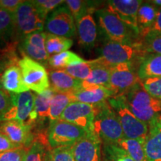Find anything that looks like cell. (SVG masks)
I'll use <instances>...</instances> for the list:
<instances>
[{
    "instance_id": "obj_1",
    "label": "cell",
    "mask_w": 161,
    "mask_h": 161,
    "mask_svg": "<svg viewBox=\"0 0 161 161\" xmlns=\"http://www.w3.org/2000/svg\"><path fill=\"white\" fill-rule=\"evenodd\" d=\"M121 96L130 111L147 125L161 112V101L150 96L144 89L141 80Z\"/></svg>"
},
{
    "instance_id": "obj_2",
    "label": "cell",
    "mask_w": 161,
    "mask_h": 161,
    "mask_svg": "<svg viewBox=\"0 0 161 161\" xmlns=\"http://www.w3.org/2000/svg\"><path fill=\"white\" fill-rule=\"evenodd\" d=\"M96 108L92 133L97 136L104 145L116 144L125 138L117 116L108 101L97 105Z\"/></svg>"
},
{
    "instance_id": "obj_3",
    "label": "cell",
    "mask_w": 161,
    "mask_h": 161,
    "mask_svg": "<svg viewBox=\"0 0 161 161\" xmlns=\"http://www.w3.org/2000/svg\"><path fill=\"white\" fill-rule=\"evenodd\" d=\"M96 14L100 29L109 40L124 43L139 42L140 34L107 8L97 10Z\"/></svg>"
},
{
    "instance_id": "obj_4",
    "label": "cell",
    "mask_w": 161,
    "mask_h": 161,
    "mask_svg": "<svg viewBox=\"0 0 161 161\" xmlns=\"http://www.w3.org/2000/svg\"><path fill=\"white\" fill-rule=\"evenodd\" d=\"M122 126L124 137L145 142L148 135V125L136 117L125 103L121 96H113L108 100Z\"/></svg>"
},
{
    "instance_id": "obj_5",
    "label": "cell",
    "mask_w": 161,
    "mask_h": 161,
    "mask_svg": "<svg viewBox=\"0 0 161 161\" xmlns=\"http://www.w3.org/2000/svg\"><path fill=\"white\" fill-rule=\"evenodd\" d=\"M142 42L135 43H124L108 40L101 49V55L97 60L101 64L111 67L122 63L132 62L137 58L144 56Z\"/></svg>"
},
{
    "instance_id": "obj_6",
    "label": "cell",
    "mask_w": 161,
    "mask_h": 161,
    "mask_svg": "<svg viewBox=\"0 0 161 161\" xmlns=\"http://www.w3.org/2000/svg\"><path fill=\"white\" fill-rule=\"evenodd\" d=\"M13 15L15 32L21 39L30 34L43 31L46 18L33 1H23Z\"/></svg>"
},
{
    "instance_id": "obj_7",
    "label": "cell",
    "mask_w": 161,
    "mask_h": 161,
    "mask_svg": "<svg viewBox=\"0 0 161 161\" xmlns=\"http://www.w3.org/2000/svg\"><path fill=\"white\" fill-rule=\"evenodd\" d=\"M87 134L84 129L64 120L50 122L47 129V140L51 148L72 146Z\"/></svg>"
},
{
    "instance_id": "obj_8",
    "label": "cell",
    "mask_w": 161,
    "mask_h": 161,
    "mask_svg": "<svg viewBox=\"0 0 161 161\" xmlns=\"http://www.w3.org/2000/svg\"><path fill=\"white\" fill-rule=\"evenodd\" d=\"M23 80L29 90L40 94L50 88L49 73L43 64L23 56L18 63Z\"/></svg>"
},
{
    "instance_id": "obj_9",
    "label": "cell",
    "mask_w": 161,
    "mask_h": 161,
    "mask_svg": "<svg viewBox=\"0 0 161 161\" xmlns=\"http://www.w3.org/2000/svg\"><path fill=\"white\" fill-rule=\"evenodd\" d=\"M44 30L47 34L71 38L77 33L76 22L67 6L62 5L48 15Z\"/></svg>"
},
{
    "instance_id": "obj_10",
    "label": "cell",
    "mask_w": 161,
    "mask_h": 161,
    "mask_svg": "<svg viewBox=\"0 0 161 161\" xmlns=\"http://www.w3.org/2000/svg\"><path fill=\"white\" fill-rule=\"evenodd\" d=\"M134 63L128 62L111 66L109 89L113 96L123 95L140 81Z\"/></svg>"
},
{
    "instance_id": "obj_11",
    "label": "cell",
    "mask_w": 161,
    "mask_h": 161,
    "mask_svg": "<svg viewBox=\"0 0 161 161\" xmlns=\"http://www.w3.org/2000/svg\"><path fill=\"white\" fill-rule=\"evenodd\" d=\"M11 105L2 117L1 121L14 120L30 126V119L34 109L36 94L27 91L19 94L11 93Z\"/></svg>"
},
{
    "instance_id": "obj_12",
    "label": "cell",
    "mask_w": 161,
    "mask_h": 161,
    "mask_svg": "<svg viewBox=\"0 0 161 161\" xmlns=\"http://www.w3.org/2000/svg\"><path fill=\"white\" fill-rule=\"evenodd\" d=\"M96 111V106L79 102H72L66 107L60 119L75 125L90 133L92 132V123Z\"/></svg>"
},
{
    "instance_id": "obj_13",
    "label": "cell",
    "mask_w": 161,
    "mask_h": 161,
    "mask_svg": "<svg viewBox=\"0 0 161 161\" xmlns=\"http://www.w3.org/2000/svg\"><path fill=\"white\" fill-rule=\"evenodd\" d=\"M31 126L17 121L0 122V133L4 134L17 148L29 147L35 140V134Z\"/></svg>"
},
{
    "instance_id": "obj_14",
    "label": "cell",
    "mask_w": 161,
    "mask_h": 161,
    "mask_svg": "<svg viewBox=\"0 0 161 161\" xmlns=\"http://www.w3.org/2000/svg\"><path fill=\"white\" fill-rule=\"evenodd\" d=\"M46 33L40 31L30 34L22 39L19 51L23 56H27L43 65L48 64L50 56L46 49Z\"/></svg>"
},
{
    "instance_id": "obj_15",
    "label": "cell",
    "mask_w": 161,
    "mask_h": 161,
    "mask_svg": "<svg viewBox=\"0 0 161 161\" xmlns=\"http://www.w3.org/2000/svg\"><path fill=\"white\" fill-rule=\"evenodd\" d=\"M102 143L99 138L90 132L72 146L75 161H102Z\"/></svg>"
},
{
    "instance_id": "obj_16",
    "label": "cell",
    "mask_w": 161,
    "mask_h": 161,
    "mask_svg": "<svg viewBox=\"0 0 161 161\" xmlns=\"http://www.w3.org/2000/svg\"><path fill=\"white\" fill-rule=\"evenodd\" d=\"M142 3V1L140 0H110L108 2L107 9L140 34L137 25V13Z\"/></svg>"
},
{
    "instance_id": "obj_17",
    "label": "cell",
    "mask_w": 161,
    "mask_h": 161,
    "mask_svg": "<svg viewBox=\"0 0 161 161\" xmlns=\"http://www.w3.org/2000/svg\"><path fill=\"white\" fill-rule=\"evenodd\" d=\"M92 13V11L87 12L76 22L78 44L86 49L93 48L97 40V25Z\"/></svg>"
},
{
    "instance_id": "obj_18",
    "label": "cell",
    "mask_w": 161,
    "mask_h": 161,
    "mask_svg": "<svg viewBox=\"0 0 161 161\" xmlns=\"http://www.w3.org/2000/svg\"><path fill=\"white\" fill-rule=\"evenodd\" d=\"M148 125V135L144 142L148 161H161V116H158Z\"/></svg>"
},
{
    "instance_id": "obj_19",
    "label": "cell",
    "mask_w": 161,
    "mask_h": 161,
    "mask_svg": "<svg viewBox=\"0 0 161 161\" xmlns=\"http://www.w3.org/2000/svg\"><path fill=\"white\" fill-rule=\"evenodd\" d=\"M69 94L72 102H79L93 106L99 105L113 97L112 92L108 88L98 86L80 88Z\"/></svg>"
},
{
    "instance_id": "obj_20",
    "label": "cell",
    "mask_w": 161,
    "mask_h": 161,
    "mask_svg": "<svg viewBox=\"0 0 161 161\" xmlns=\"http://www.w3.org/2000/svg\"><path fill=\"white\" fill-rule=\"evenodd\" d=\"M50 88L55 92L70 93L80 88L81 81L76 79L65 69H52L49 72Z\"/></svg>"
},
{
    "instance_id": "obj_21",
    "label": "cell",
    "mask_w": 161,
    "mask_h": 161,
    "mask_svg": "<svg viewBox=\"0 0 161 161\" xmlns=\"http://www.w3.org/2000/svg\"><path fill=\"white\" fill-rule=\"evenodd\" d=\"M0 85L9 93L19 94L29 91L18 65L9 66L4 71L0 77Z\"/></svg>"
},
{
    "instance_id": "obj_22",
    "label": "cell",
    "mask_w": 161,
    "mask_h": 161,
    "mask_svg": "<svg viewBox=\"0 0 161 161\" xmlns=\"http://www.w3.org/2000/svg\"><path fill=\"white\" fill-rule=\"evenodd\" d=\"M94 66L87 78L80 84V88L89 86H104L108 88L110 84L111 67L101 64L97 58L93 60Z\"/></svg>"
},
{
    "instance_id": "obj_23",
    "label": "cell",
    "mask_w": 161,
    "mask_h": 161,
    "mask_svg": "<svg viewBox=\"0 0 161 161\" xmlns=\"http://www.w3.org/2000/svg\"><path fill=\"white\" fill-rule=\"evenodd\" d=\"M137 75L140 80L148 78L161 77V55L148 54L141 58Z\"/></svg>"
},
{
    "instance_id": "obj_24",
    "label": "cell",
    "mask_w": 161,
    "mask_h": 161,
    "mask_svg": "<svg viewBox=\"0 0 161 161\" xmlns=\"http://www.w3.org/2000/svg\"><path fill=\"white\" fill-rule=\"evenodd\" d=\"M158 8L151 2L141 4L137 13V25L142 37L146 35L155 21Z\"/></svg>"
},
{
    "instance_id": "obj_25",
    "label": "cell",
    "mask_w": 161,
    "mask_h": 161,
    "mask_svg": "<svg viewBox=\"0 0 161 161\" xmlns=\"http://www.w3.org/2000/svg\"><path fill=\"white\" fill-rule=\"evenodd\" d=\"M47 140V132H38L29 147L24 161H44L47 151L50 149Z\"/></svg>"
},
{
    "instance_id": "obj_26",
    "label": "cell",
    "mask_w": 161,
    "mask_h": 161,
    "mask_svg": "<svg viewBox=\"0 0 161 161\" xmlns=\"http://www.w3.org/2000/svg\"><path fill=\"white\" fill-rule=\"evenodd\" d=\"M55 92L51 88H49L41 93L36 95L35 109H34L37 117L36 126H40L45 122L46 119H49L50 104L52 98L55 95Z\"/></svg>"
},
{
    "instance_id": "obj_27",
    "label": "cell",
    "mask_w": 161,
    "mask_h": 161,
    "mask_svg": "<svg viewBox=\"0 0 161 161\" xmlns=\"http://www.w3.org/2000/svg\"><path fill=\"white\" fill-rule=\"evenodd\" d=\"M116 145L134 161H148L145 153L144 142L134 139L123 138Z\"/></svg>"
},
{
    "instance_id": "obj_28",
    "label": "cell",
    "mask_w": 161,
    "mask_h": 161,
    "mask_svg": "<svg viewBox=\"0 0 161 161\" xmlns=\"http://www.w3.org/2000/svg\"><path fill=\"white\" fill-rule=\"evenodd\" d=\"M72 102L69 93L55 92L50 104L49 119L50 122L59 120L66 107Z\"/></svg>"
},
{
    "instance_id": "obj_29",
    "label": "cell",
    "mask_w": 161,
    "mask_h": 161,
    "mask_svg": "<svg viewBox=\"0 0 161 161\" xmlns=\"http://www.w3.org/2000/svg\"><path fill=\"white\" fill-rule=\"evenodd\" d=\"M72 44L73 41L69 38L46 33V49L50 57L68 51L72 47Z\"/></svg>"
},
{
    "instance_id": "obj_30",
    "label": "cell",
    "mask_w": 161,
    "mask_h": 161,
    "mask_svg": "<svg viewBox=\"0 0 161 161\" xmlns=\"http://www.w3.org/2000/svg\"><path fill=\"white\" fill-rule=\"evenodd\" d=\"M79 55L70 51H66L49 58L48 64L54 69H65L72 64L84 61Z\"/></svg>"
},
{
    "instance_id": "obj_31",
    "label": "cell",
    "mask_w": 161,
    "mask_h": 161,
    "mask_svg": "<svg viewBox=\"0 0 161 161\" xmlns=\"http://www.w3.org/2000/svg\"><path fill=\"white\" fill-rule=\"evenodd\" d=\"M15 33L13 14L0 8V41H6Z\"/></svg>"
},
{
    "instance_id": "obj_32",
    "label": "cell",
    "mask_w": 161,
    "mask_h": 161,
    "mask_svg": "<svg viewBox=\"0 0 161 161\" xmlns=\"http://www.w3.org/2000/svg\"><path fill=\"white\" fill-rule=\"evenodd\" d=\"M94 66L93 60H84L66 67L65 71L76 79L83 81L90 75V72Z\"/></svg>"
},
{
    "instance_id": "obj_33",
    "label": "cell",
    "mask_w": 161,
    "mask_h": 161,
    "mask_svg": "<svg viewBox=\"0 0 161 161\" xmlns=\"http://www.w3.org/2000/svg\"><path fill=\"white\" fill-rule=\"evenodd\" d=\"M65 3L73 16L75 22H77L87 12H94L95 11V7L92 2L81 1V0H67L65 1Z\"/></svg>"
},
{
    "instance_id": "obj_34",
    "label": "cell",
    "mask_w": 161,
    "mask_h": 161,
    "mask_svg": "<svg viewBox=\"0 0 161 161\" xmlns=\"http://www.w3.org/2000/svg\"><path fill=\"white\" fill-rule=\"evenodd\" d=\"M142 45L145 52L161 55V36L147 34L143 37Z\"/></svg>"
},
{
    "instance_id": "obj_35",
    "label": "cell",
    "mask_w": 161,
    "mask_h": 161,
    "mask_svg": "<svg viewBox=\"0 0 161 161\" xmlns=\"http://www.w3.org/2000/svg\"><path fill=\"white\" fill-rule=\"evenodd\" d=\"M105 153L108 161H134L122 148L116 144L104 145Z\"/></svg>"
},
{
    "instance_id": "obj_36",
    "label": "cell",
    "mask_w": 161,
    "mask_h": 161,
    "mask_svg": "<svg viewBox=\"0 0 161 161\" xmlns=\"http://www.w3.org/2000/svg\"><path fill=\"white\" fill-rule=\"evenodd\" d=\"M141 82L150 96L161 101V77L148 78L141 80Z\"/></svg>"
},
{
    "instance_id": "obj_37",
    "label": "cell",
    "mask_w": 161,
    "mask_h": 161,
    "mask_svg": "<svg viewBox=\"0 0 161 161\" xmlns=\"http://www.w3.org/2000/svg\"><path fill=\"white\" fill-rule=\"evenodd\" d=\"M52 161H75L72 152V146H63L49 150Z\"/></svg>"
},
{
    "instance_id": "obj_38",
    "label": "cell",
    "mask_w": 161,
    "mask_h": 161,
    "mask_svg": "<svg viewBox=\"0 0 161 161\" xmlns=\"http://www.w3.org/2000/svg\"><path fill=\"white\" fill-rule=\"evenodd\" d=\"M36 7L39 10L40 13L46 18L48 14H51L52 11L58 8V6L65 3L63 0H35L33 1Z\"/></svg>"
},
{
    "instance_id": "obj_39",
    "label": "cell",
    "mask_w": 161,
    "mask_h": 161,
    "mask_svg": "<svg viewBox=\"0 0 161 161\" xmlns=\"http://www.w3.org/2000/svg\"><path fill=\"white\" fill-rule=\"evenodd\" d=\"M28 148H16L0 154V161H24Z\"/></svg>"
},
{
    "instance_id": "obj_40",
    "label": "cell",
    "mask_w": 161,
    "mask_h": 161,
    "mask_svg": "<svg viewBox=\"0 0 161 161\" xmlns=\"http://www.w3.org/2000/svg\"><path fill=\"white\" fill-rule=\"evenodd\" d=\"M11 105V93L7 92L0 85V121L4 114L8 110Z\"/></svg>"
},
{
    "instance_id": "obj_41",
    "label": "cell",
    "mask_w": 161,
    "mask_h": 161,
    "mask_svg": "<svg viewBox=\"0 0 161 161\" xmlns=\"http://www.w3.org/2000/svg\"><path fill=\"white\" fill-rule=\"evenodd\" d=\"M23 3L21 0H0V8L14 14Z\"/></svg>"
},
{
    "instance_id": "obj_42",
    "label": "cell",
    "mask_w": 161,
    "mask_h": 161,
    "mask_svg": "<svg viewBox=\"0 0 161 161\" xmlns=\"http://www.w3.org/2000/svg\"><path fill=\"white\" fill-rule=\"evenodd\" d=\"M147 34L161 36V8L158 9V15H157L155 21H154V23L152 26V28L148 30V32H147L146 35H147Z\"/></svg>"
},
{
    "instance_id": "obj_43",
    "label": "cell",
    "mask_w": 161,
    "mask_h": 161,
    "mask_svg": "<svg viewBox=\"0 0 161 161\" xmlns=\"http://www.w3.org/2000/svg\"><path fill=\"white\" fill-rule=\"evenodd\" d=\"M14 145L10 141L4 134L0 133V154L6 152L8 151L12 150L14 148H16Z\"/></svg>"
},
{
    "instance_id": "obj_44",
    "label": "cell",
    "mask_w": 161,
    "mask_h": 161,
    "mask_svg": "<svg viewBox=\"0 0 161 161\" xmlns=\"http://www.w3.org/2000/svg\"><path fill=\"white\" fill-rule=\"evenodd\" d=\"M8 68V66L6 63L5 62L3 58H2L1 56H0V77H1L2 75L3 74V72L5 70Z\"/></svg>"
},
{
    "instance_id": "obj_45",
    "label": "cell",
    "mask_w": 161,
    "mask_h": 161,
    "mask_svg": "<svg viewBox=\"0 0 161 161\" xmlns=\"http://www.w3.org/2000/svg\"><path fill=\"white\" fill-rule=\"evenodd\" d=\"M151 3L154 6H156L158 9L161 8V0H154V1H152Z\"/></svg>"
},
{
    "instance_id": "obj_46",
    "label": "cell",
    "mask_w": 161,
    "mask_h": 161,
    "mask_svg": "<svg viewBox=\"0 0 161 161\" xmlns=\"http://www.w3.org/2000/svg\"><path fill=\"white\" fill-rule=\"evenodd\" d=\"M51 149V148H50ZM49 149L47 151V152H46V154L45 156V159H44V161H52L51 160V158H50V154H49Z\"/></svg>"
},
{
    "instance_id": "obj_47",
    "label": "cell",
    "mask_w": 161,
    "mask_h": 161,
    "mask_svg": "<svg viewBox=\"0 0 161 161\" xmlns=\"http://www.w3.org/2000/svg\"><path fill=\"white\" fill-rule=\"evenodd\" d=\"M104 161H108V160H104Z\"/></svg>"
}]
</instances>
